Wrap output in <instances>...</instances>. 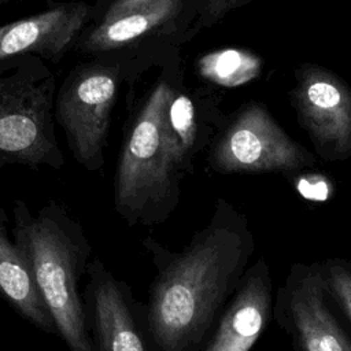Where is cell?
I'll use <instances>...</instances> for the list:
<instances>
[{"mask_svg": "<svg viewBox=\"0 0 351 351\" xmlns=\"http://www.w3.org/2000/svg\"><path fill=\"white\" fill-rule=\"evenodd\" d=\"M156 269L145 303L154 351H203L244 276L254 243L245 218L218 199L208 223L181 251L141 240Z\"/></svg>", "mask_w": 351, "mask_h": 351, "instance_id": "1", "label": "cell"}, {"mask_svg": "<svg viewBox=\"0 0 351 351\" xmlns=\"http://www.w3.org/2000/svg\"><path fill=\"white\" fill-rule=\"evenodd\" d=\"M134 60L129 53L92 58L75 64L56 90L55 119L77 163L90 173L106 163L111 115Z\"/></svg>", "mask_w": 351, "mask_h": 351, "instance_id": "5", "label": "cell"}, {"mask_svg": "<svg viewBox=\"0 0 351 351\" xmlns=\"http://www.w3.org/2000/svg\"><path fill=\"white\" fill-rule=\"evenodd\" d=\"M176 64L166 66L128 128L114 174V208L129 225L166 222L181 199V171L163 133V117L177 80Z\"/></svg>", "mask_w": 351, "mask_h": 351, "instance_id": "3", "label": "cell"}, {"mask_svg": "<svg viewBox=\"0 0 351 351\" xmlns=\"http://www.w3.org/2000/svg\"><path fill=\"white\" fill-rule=\"evenodd\" d=\"M82 292L90 336L97 351H154L147 330L145 303L134 299L128 282L95 256Z\"/></svg>", "mask_w": 351, "mask_h": 351, "instance_id": "8", "label": "cell"}, {"mask_svg": "<svg viewBox=\"0 0 351 351\" xmlns=\"http://www.w3.org/2000/svg\"><path fill=\"white\" fill-rule=\"evenodd\" d=\"M5 165H7V163L0 158V167H3V166H5Z\"/></svg>", "mask_w": 351, "mask_h": 351, "instance_id": "19", "label": "cell"}, {"mask_svg": "<svg viewBox=\"0 0 351 351\" xmlns=\"http://www.w3.org/2000/svg\"><path fill=\"white\" fill-rule=\"evenodd\" d=\"M196 69L211 84L236 86L252 80L259 73L261 62L247 51L225 48L200 56Z\"/></svg>", "mask_w": 351, "mask_h": 351, "instance_id": "15", "label": "cell"}, {"mask_svg": "<svg viewBox=\"0 0 351 351\" xmlns=\"http://www.w3.org/2000/svg\"><path fill=\"white\" fill-rule=\"evenodd\" d=\"M186 0H158L132 12L86 27L75 44V51L90 58L111 53L137 55L148 43H184V15Z\"/></svg>", "mask_w": 351, "mask_h": 351, "instance_id": "9", "label": "cell"}, {"mask_svg": "<svg viewBox=\"0 0 351 351\" xmlns=\"http://www.w3.org/2000/svg\"><path fill=\"white\" fill-rule=\"evenodd\" d=\"M225 119L214 99L202 90L188 89L181 74L165 111L163 133L185 176L193 171L197 154L210 147Z\"/></svg>", "mask_w": 351, "mask_h": 351, "instance_id": "12", "label": "cell"}, {"mask_svg": "<svg viewBox=\"0 0 351 351\" xmlns=\"http://www.w3.org/2000/svg\"><path fill=\"white\" fill-rule=\"evenodd\" d=\"M0 298L25 321L38 330L58 335L53 318L47 308L26 258L10 237L8 217L0 208Z\"/></svg>", "mask_w": 351, "mask_h": 351, "instance_id": "14", "label": "cell"}, {"mask_svg": "<svg viewBox=\"0 0 351 351\" xmlns=\"http://www.w3.org/2000/svg\"><path fill=\"white\" fill-rule=\"evenodd\" d=\"M252 0H186L184 15V43L197 33L210 29L229 12L247 5Z\"/></svg>", "mask_w": 351, "mask_h": 351, "instance_id": "16", "label": "cell"}, {"mask_svg": "<svg viewBox=\"0 0 351 351\" xmlns=\"http://www.w3.org/2000/svg\"><path fill=\"white\" fill-rule=\"evenodd\" d=\"M322 277L326 288L351 321V269L339 262H332Z\"/></svg>", "mask_w": 351, "mask_h": 351, "instance_id": "17", "label": "cell"}, {"mask_svg": "<svg viewBox=\"0 0 351 351\" xmlns=\"http://www.w3.org/2000/svg\"><path fill=\"white\" fill-rule=\"evenodd\" d=\"M93 7L82 0L58 3L0 26V62L34 55L58 63L75 48L92 21Z\"/></svg>", "mask_w": 351, "mask_h": 351, "instance_id": "10", "label": "cell"}, {"mask_svg": "<svg viewBox=\"0 0 351 351\" xmlns=\"http://www.w3.org/2000/svg\"><path fill=\"white\" fill-rule=\"evenodd\" d=\"M291 103L315 151L325 160L351 156V88L336 73L303 63L295 70Z\"/></svg>", "mask_w": 351, "mask_h": 351, "instance_id": "7", "label": "cell"}, {"mask_svg": "<svg viewBox=\"0 0 351 351\" xmlns=\"http://www.w3.org/2000/svg\"><path fill=\"white\" fill-rule=\"evenodd\" d=\"M270 307L271 282L261 259L244 273L203 351H250L265 330Z\"/></svg>", "mask_w": 351, "mask_h": 351, "instance_id": "11", "label": "cell"}, {"mask_svg": "<svg viewBox=\"0 0 351 351\" xmlns=\"http://www.w3.org/2000/svg\"><path fill=\"white\" fill-rule=\"evenodd\" d=\"M12 239L27 261L58 336L70 351H97L80 292L92 255L82 225L56 202L33 214L21 199L12 203Z\"/></svg>", "mask_w": 351, "mask_h": 351, "instance_id": "2", "label": "cell"}, {"mask_svg": "<svg viewBox=\"0 0 351 351\" xmlns=\"http://www.w3.org/2000/svg\"><path fill=\"white\" fill-rule=\"evenodd\" d=\"M207 163L221 174L293 173L315 166V158L292 140L265 106L239 107L208 147Z\"/></svg>", "mask_w": 351, "mask_h": 351, "instance_id": "6", "label": "cell"}, {"mask_svg": "<svg viewBox=\"0 0 351 351\" xmlns=\"http://www.w3.org/2000/svg\"><path fill=\"white\" fill-rule=\"evenodd\" d=\"M158 0H112L111 3L107 4L106 10H103L97 16H95L92 21L95 23H99L101 21H107L119 15H125L128 12H132L143 5L155 3Z\"/></svg>", "mask_w": 351, "mask_h": 351, "instance_id": "18", "label": "cell"}, {"mask_svg": "<svg viewBox=\"0 0 351 351\" xmlns=\"http://www.w3.org/2000/svg\"><path fill=\"white\" fill-rule=\"evenodd\" d=\"M7 1H10V0H0V7H1V5H4Z\"/></svg>", "mask_w": 351, "mask_h": 351, "instance_id": "20", "label": "cell"}, {"mask_svg": "<svg viewBox=\"0 0 351 351\" xmlns=\"http://www.w3.org/2000/svg\"><path fill=\"white\" fill-rule=\"evenodd\" d=\"M322 273L307 271L291 287L288 307L299 351H351V340L325 302Z\"/></svg>", "mask_w": 351, "mask_h": 351, "instance_id": "13", "label": "cell"}, {"mask_svg": "<svg viewBox=\"0 0 351 351\" xmlns=\"http://www.w3.org/2000/svg\"><path fill=\"white\" fill-rule=\"evenodd\" d=\"M55 97V74L41 58L25 55L0 62V158L7 165L63 167Z\"/></svg>", "mask_w": 351, "mask_h": 351, "instance_id": "4", "label": "cell"}]
</instances>
